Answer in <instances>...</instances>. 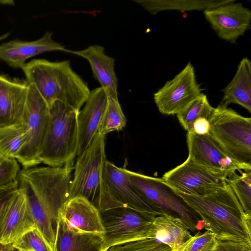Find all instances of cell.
Segmentation results:
<instances>
[{"label": "cell", "mask_w": 251, "mask_h": 251, "mask_svg": "<svg viewBox=\"0 0 251 251\" xmlns=\"http://www.w3.org/2000/svg\"><path fill=\"white\" fill-rule=\"evenodd\" d=\"M178 193L199 215L206 230L213 233L217 239L251 246V216L244 212L227 183L203 196Z\"/></svg>", "instance_id": "obj_1"}, {"label": "cell", "mask_w": 251, "mask_h": 251, "mask_svg": "<svg viewBox=\"0 0 251 251\" xmlns=\"http://www.w3.org/2000/svg\"><path fill=\"white\" fill-rule=\"evenodd\" d=\"M22 70L26 81L35 87L49 107L58 100L79 111L89 95L87 83L73 70L69 60L33 59Z\"/></svg>", "instance_id": "obj_2"}, {"label": "cell", "mask_w": 251, "mask_h": 251, "mask_svg": "<svg viewBox=\"0 0 251 251\" xmlns=\"http://www.w3.org/2000/svg\"><path fill=\"white\" fill-rule=\"evenodd\" d=\"M78 111L58 100L49 107L48 126L40 155L41 163L73 169L77 154Z\"/></svg>", "instance_id": "obj_3"}, {"label": "cell", "mask_w": 251, "mask_h": 251, "mask_svg": "<svg viewBox=\"0 0 251 251\" xmlns=\"http://www.w3.org/2000/svg\"><path fill=\"white\" fill-rule=\"evenodd\" d=\"M209 133L244 171L251 170V119L221 103L208 118Z\"/></svg>", "instance_id": "obj_4"}, {"label": "cell", "mask_w": 251, "mask_h": 251, "mask_svg": "<svg viewBox=\"0 0 251 251\" xmlns=\"http://www.w3.org/2000/svg\"><path fill=\"white\" fill-rule=\"evenodd\" d=\"M136 190L149 202L165 214L181 219L190 231L202 228L199 215L181 196L161 178L154 177L124 168Z\"/></svg>", "instance_id": "obj_5"}, {"label": "cell", "mask_w": 251, "mask_h": 251, "mask_svg": "<svg viewBox=\"0 0 251 251\" xmlns=\"http://www.w3.org/2000/svg\"><path fill=\"white\" fill-rule=\"evenodd\" d=\"M117 206L127 207L153 218L165 214L139 194L124 168L106 160L97 207L101 211Z\"/></svg>", "instance_id": "obj_6"}, {"label": "cell", "mask_w": 251, "mask_h": 251, "mask_svg": "<svg viewBox=\"0 0 251 251\" xmlns=\"http://www.w3.org/2000/svg\"><path fill=\"white\" fill-rule=\"evenodd\" d=\"M99 211L105 230L102 251L114 246L153 238L154 218L125 206Z\"/></svg>", "instance_id": "obj_7"}, {"label": "cell", "mask_w": 251, "mask_h": 251, "mask_svg": "<svg viewBox=\"0 0 251 251\" xmlns=\"http://www.w3.org/2000/svg\"><path fill=\"white\" fill-rule=\"evenodd\" d=\"M49 120L48 105L35 87L29 84L22 120L26 129V140L16 158L24 169L41 163L40 155Z\"/></svg>", "instance_id": "obj_8"}, {"label": "cell", "mask_w": 251, "mask_h": 251, "mask_svg": "<svg viewBox=\"0 0 251 251\" xmlns=\"http://www.w3.org/2000/svg\"><path fill=\"white\" fill-rule=\"evenodd\" d=\"M104 137L98 133L88 148L76 158L69 200L82 197L97 207L106 160Z\"/></svg>", "instance_id": "obj_9"}, {"label": "cell", "mask_w": 251, "mask_h": 251, "mask_svg": "<svg viewBox=\"0 0 251 251\" xmlns=\"http://www.w3.org/2000/svg\"><path fill=\"white\" fill-rule=\"evenodd\" d=\"M227 177L193 161L189 156L180 165L166 172L162 178L177 193L203 196L226 184Z\"/></svg>", "instance_id": "obj_10"}, {"label": "cell", "mask_w": 251, "mask_h": 251, "mask_svg": "<svg viewBox=\"0 0 251 251\" xmlns=\"http://www.w3.org/2000/svg\"><path fill=\"white\" fill-rule=\"evenodd\" d=\"M202 90L197 80L193 66L188 62L153 94V100L161 114L176 115L198 97Z\"/></svg>", "instance_id": "obj_11"}, {"label": "cell", "mask_w": 251, "mask_h": 251, "mask_svg": "<svg viewBox=\"0 0 251 251\" xmlns=\"http://www.w3.org/2000/svg\"><path fill=\"white\" fill-rule=\"evenodd\" d=\"M212 28L221 39L235 44L250 29L251 11L235 0L203 11Z\"/></svg>", "instance_id": "obj_12"}, {"label": "cell", "mask_w": 251, "mask_h": 251, "mask_svg": "<svg viewBox=\"0 0 251 251\" xmlns=\"http://www.w3.org/2000/svg\"><path fill=\"white\" fill-rule=\"evenodd\" d=\"M188 156L193 161L227 177L237 170L243 168L226 153L210 134H187Z\"/></svg>", "instance_id": "obj_13"}, {"label": "cell", "mask_w": 251, "mask_h": 251, "mask_svg": "<svg viewBox=\"0 0 251 251\" xmlns=\"http://www.w3.org/2000/svg\"><path fill=\"white\" fill-rule=\"evenodd\" d=\"M58 216L59 220L71 232L104 235L99 209L83 197L69 200L60 210Z\"/></svg>", "instance_id": "obj_14"}, {"label": "cell", "mask_w": 251, "mask_h": 251, "mask_svg": "<svg viewBox=\"0 0 251 251\" xmlns=\"http://www.w3.org/2000/svg\"><path fill=\"white\" fill-rule=\"evenodd\" d=\"M107 94L101 87L90 91L84 107L77 115L76 158L81 156L93 142L105 110Z\"/></svg>", "instance_id": "obj_15"}, {"label": "cell", "mask_w": 251, "mask_h": 251, "mask_svg": "<svg viewBox=\"0 0 251 251\" xmlns=\"http://www.w3.org/2000/svg\"><path fill=\"white\" fill-rule=\"evenodd\" d=\"M36 228L26 197L19 188L11 200L0 224V242L12 244Z\"/></svg>", "instance_id": "obj_16"}, {"label": "cell", "mask_w": 251, "mask_h": 251, "mask_svg": "<svg viewBox=\"0 0 251 251\" xmlns=\"http://www.w3.org/2000/svg\"><path fill=\"white\" fill-rule=\"evenodd\" d=\"M29 84L0 75V127L22 123Z\"/></svg>", "instance_id": "obj_17"}, {"label": "cell", "mask_w": 251, "mask_h": 251, "mask_svg": "<svg viewBox=\"0 0 251 251\" xmlns=\"http://www.w3.org/2000/svg\"><path fill=\"white\" fill-rule=\"evenodd\" d=\"M52 32L47 31L43 36L31 41L14 39L0 45V60L9 66L22 68L29 58L44 52L64 51L66 49L61 44L52 39Z\"/></svg>", "instance_id": "obj_18"}, {"label": "cell", "mask_w": 251, "mask_h": 251, "mask_svg": "<svg viewBox=\"0 0 251 251\" xmlns=\"http://www.w3.org/2000/svg\"><path fill=\"white\" fill-rule=\"evenodd\" d=\"M66 51L80 56L88 61L95 77L107 94L118 97V79L114 70L115 60L107 55L102 46L95 45L81 50Z\"/></svg>", "instance_id": "obj_19"}, {"label": "cell", "mask_w": 251, "mask_h": 251, "mask_svg": "<svg viewBox=\"0 0 251 251\" xmlns=\"http://www.w3.org/2000/svg\"><path fill=\"white\" fill-rule=\"evenodd\" d=\"M222 103H234L251 112V62L245 57L240 61L231 80L223 89Z\"/></svg>", "instance_id": "obj_20"}, {"label": "cell", "mask_w": 251, "mask_h": 251, "mask_svg": "<svg viewBox=\"0 0 251 251\" xmlns=\"http://www.w3.org/2000/svg\"><path fill=\"white\" fill-rule=\"evenodd\" d=\"M153 238L179 251L192 235L181 219L166 214L155 217L152 223Z\"/></svg>", "instance_id": "obj_21"}, {"label": "cell", "mask_w": 251, "mask_h": 251, "mask_svg": "<svg viewBox=\"0 0 251 251\" xmlns=\"http://www.w3.org/2000/svg\"><path fill=\"white\" fill-rule=\"evenodd\" d=\"M103 243V236L71 232L59 220L56 229L57 251H102Z\"/></svg>", "instance_id": "obj_22"}, {"label": "cell", "mask_w": 251, "mask_h": 251, "mask_svg": "<svg viewBox=\"0 0 251 251\" xmlns=\"http://www.w3.org/2000/svg\"><path fill=\"white\" fill-rule=\"evenodd\" d=\"M234 0H134L145 10L152 15L165 10L180 11L200 10L214 8L231 2Z\"/></svg>", "instance_id": "obj_23"}, {"label": "cell", "mask_w": 251, "mask_h": 251, "mask_svg": "<svg viewBox=\"0 0 251 251\" xmlns=\"http://www.w3.org/2000/svg\"><path fill=\"white\" fill-rule=\"evenodd\" d=\"M26 132L22 123L0 127V153L16 159L26 140Z\"/></svg>", "instance_id": "obj_24"}, {"label": "cell", "mask_w": 251, "mask_h": 251, "mask_svg": "<svg viewBox=\"0 0 251 251\" xmlns=\"http://www.w3.org/2000/svg\"><path fill=\"white\" fill-rule=\"evenodd\" d=\"M213 109L206 95L201 93L176 116L182 127L188 133H192L194 122L202 117L208 119Z\"/></svg>", "instance_id": "obj_25"}, {"label": "cell", "mask_w": 251, "mask_h": 251, "mask_svg": "<svg viewBox=\"0 0 251 251\" xmlns=\"http://www.w3.org/2000/svg\"><path fill=\"white\" fill-rule=\"evenodd\" d=\"M126 123V120L118 97L107 94L106 107L100 124L98 133L105 136L110 132L120 131L125 126Z\"/></svg>", "instance_id": "obj_26"}, {"label": "cell", "mask_w": 251, "mask_h": 251, "mask_svg": "<svg viewBox=\"0 0 251 251\" xmlns=\"http://www.w3.org/2000/svg\"><path fill=\"white\" fill-rule=\"evenodd\" d=\"M226 178V183L230 186L244 212L251 216V170L243 172L238 171Z\"/></svg>", "instance_id": "obj_27"}, {"label": "cell", "mask_w": 251, "mask_h": 251, "mask_svg": "<svg viewBox=\"0 0 251 251\" xmlns=\"http://www.w3.org/2000/svg\"><path fill=\"white\" fill-rule=\"evenodd\" d=\"M12 246L16 251H54L37 228L24 234Z\"/></svg>", "instance_id": "obj_28"}, {"label": "cell", "mask_w": 251, "mask_h": 251, "mask_svg": "<svg viewBox=\"0 0 251 251\" xmlns=\"http://www.w3.org/2000/svg\"><path fill=\"white\" fill-rule=\"evenodd\" d=\"M105 251H172L167 245L154 238L132 241L110 247Z\"/></svg>", "instance_id": "obj_29"}, {"label": "cell", "mask_w": 251, "mask_h": 251, "mask_svg": "<svg viewBox=\"0 0 251 251\" xmlns=\"http://www.w3.org/2000/svg\"><path fill=\"white\" fill-rule=\"evenodd\" d=\"M216 241V238L212 232H199L187 240L179 251H207L214 246Z\"/></svg>", "instance_id": "obj_30"}, {"label": "cell", "mask_w": 251, "mask_h": 251, "mask_svg": "<svg viewBox=\"0 0 251 251\" xmlns=\"http://www.w3.org/2000/svg\"><path fill=\"white\" fill-rule=\"evenodd\" d=\"M21 171L17 159L6 157L0 153V186L16 180Z\"/></svg>", "instance_id": "obj_31"}, {"label": "cell", "mask_w": 251, "mask_h": 251, "mask_svg": "<svg viewBox=\"0 0 251 251\" xmlns=\"http://www.w3.org/2000/svg\"><path fill=\"white\" fill-rule=\"evenodd\" d=\"M18 188V178L9 184L0 186V224L11 200Z\"/></svg>", "instance_id": "obj_32"}, {"label": "cell", "mask_w": 251, "mask_h": 251, "mask_svg": "<svg viewBox=\"0 0 251 251\" xmlns=\"http://www.w3.org/2000/svg\"><path fill=\"white\" fill-rule=\"evenodd\" d=\"M210 251H251V246L232 241L216 238L215 244Z\"/></svg>", "instance_id": "obj_33"}, {"label": "cell", "mask_w": 251, "mask_h": 251, "mask_svg": "<svg viewBox=\"0 0 251 251\" xmlns=\"http://www.w3.org/2000/svg\"><path fill=\"white\" fill-rule=\"evenodd\" d=\"M210 124L208 119L200 118L196 120L193 125V133L204 135L209 133Z\"/></svg>", "instance_id": "obj_34"}, {"label": "cell", "mask_w": 251, "mask_h": 251, "mask_svg": "<svg viewBox=\"0 0 251 251\" xmlns=\"http://www.w3.org/2000/svg\"><path fill=\"white\" fill-rule=\"evenodd\" d=\"M15 249L13 248L12 244L7 245L6 248L3 251H15Z\"/></svg>", "instance_id": "obj_35"}, {"label": "cell", "mask_w": 251, "mask_h": 251, "mask_svg": "<svg viewBox=\"0 0 251 251\" xmlns=\"http://www.w3.org/2000/svg\"><path fill=\"white\" fill-rule=\"evenodd\" d=\"M9 35V32L4 33L1 35H0V41L7 38Z\"/></svg>", "instance_id": "obj_36"}, {"label": "cell", "mask_w": 251, "mask_h": 251, "mask_svg": "<svg viewBox=\"0 0 251 251\" xmlns=\"http://www.w3.org/2000/svg\"><path fill=\"white\" fill-rule=\"evenodd\" d=\"M7 245H4L0 242V251H3L6 248Z\"/></svg>", "instance_id": "obj_37"}, {"label": "cell", "mask_w": 251, "mask_h": 251, "mask_svg": "<svg viewBox=\"0 0 251 251\" xmlns=\"http://www.w3.org/2000/svg\"></svg>", "instance_id": "obj_38"}]
</instances>
